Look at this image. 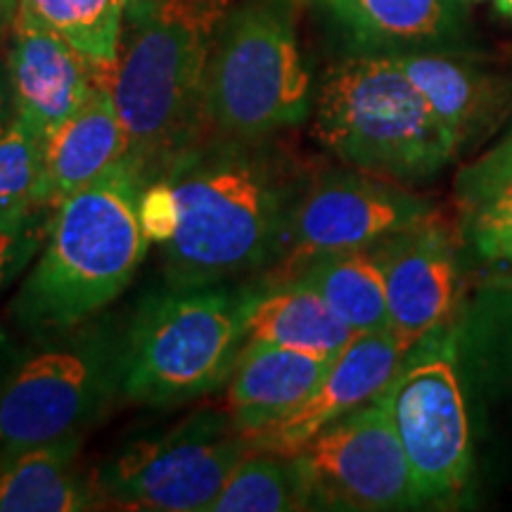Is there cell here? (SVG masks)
<instances>
[{
  "instance_id": "17",
  "label": "cell",
  "mask_w": 512,
  "mask_h": 512,
  "mask_svg": "<svg viewBox=\"0 0 512 512\" xmlns=\"http://www.w3.org/2000/svg\"><path fill=\"white\" fill-rule=\"evenodd\" d=\"M83 437L0 453V512H81L102 498L79 467Z\"/></svg>"
},
{
  "instance_id": "26",
  "label": "cell",
  "mask_w": 512,
  "mask_h": 512,
  "mask_svg": "<svg viewBox=\"0 0 512 512\" xmlns=\"http://www.w3.org/2000/svg\"><path fill=\"white\" fill-rule=\"evenodd\" d=\"M55 211L34 209L19 216H3L0 219V292L24 271L31 256L46 242L50 219Z\"/></svg>"
},
{
  "instance_id": "23",
  "label": "cell",
  "mask_w": 512,
  "mask_h": 512,
  "mask_svg": "<svg viewBox=\"0 0 512 512\" xmlns=\"http://www.w3.org/2000/svg\"><path fill=\"white\" fill-rule=\"evenodd\" d=\"M124 10V0H19L15 22L55 31L91 62L114 69Z\"/></svg>"
},
{
  "instance_id": "9",
  "label": "cell",
  "mask_w": 512,
  "mask_h": 512,
  "mask_svg": "<svg viewBox=\"0 0 512 512\" xmlns=\"http://www.w3.org/2000/svg\"><path fill=\"white\" fill-rule=\"evenodd\" d=\"M422 503H451L470 477V422L456 342L437 330L408 351L384 389Z\"/></svg>"
},
{
  "instance_id": "20",
  "label": "cell",
  "mask_w": 512,
  "mask_h": 512,
  "mask_svg": "<svg viewBox=\"0 0 512 512\" xmlns=\"http://www.w3.org/2000/svg\"><path fill=\"white\" fill-rule=\"evenodd\" d=\"M339 15L370 53H408L456 36L453 0H337Z\"/></svg>"
},
{
  "instance_id": "30",
  "label": "cell",
  "mask_w": 512,
  "mask_h": 512,
  "mask_svg": "<svg viewBox=\"0 0 512 512\" xmlns=\"http://www.w3.org/2000/svg\"><path fill=\"white\" fill-rule=\"evenodd\" d=\"M477 332L482 337H494V351L501 361L505 373H508L512 382V323H501V325H479Z\"/></svg>"
},
{
  "instance_id": "5",
  "label": "cell",
  "mask_w": 512,
  "mask_h": 512,
  "mask_svg": "<svg viewBox=\"0 0 512 512\" xmlns=\"http://www.w3.org/2000/svg\"><path fill=\"white\" fill-rule=\"evenodd\" d=\"M259 287H169L138 306L124 330L121 394L174 406L226 384L247 342Z\"/></svg>"
},
{
  "instance_id": "24",
  "label": "cell",
  "mask_w": 512,
  "mask_h": 512,
  "mask_svg": "<svg viewBox=\"0 0 512 512\" xmlns=\"http://www.w3.org/2000/svg\"><path fill=\"white\" fill-rule=\"evenodd\" d=\"M458 204L467 233L512 226V155L491 150L460 174Z\"/></svg>"
},
{
  "instance_id": "32",
  "label": "cell",
  "mask_w": 512,
  "mask_h": 512,
  "mask_svg": "<svg viewBox=\"0 0 512 512\" xmlns=\"http://www.w3.org/2000/svg\"><path fill=\"white\" fill-rule=\"evenodd\" d=\"M19 12V0H0V34L15 27Z\"/></svg>"
},
{
  "instance_id": "10",
  "label": "cell",
  "mask_w": 512,
  "mask_h": 512,
  "mask_svg": "<svg viewBox=\"0 0 512 512\" xmlns=\"http://www.w3.org/2000/svg\"><path fill=\"white\" fill-rule=\"evenodd\" d=\"M430 216L422 197L377 176H320L294 202L264 283H292L323 256L373 247Z\"/></svg>"
},
{
  "instance_id": "7",
  "label": "cell",
  "mask_w": 512,
  "mask_h": 512,
  "mask_svg": "<svg viewBox=\"0 0 512 512\" xmlns=\"http://www.w3.org/2000/svg\"><path fill=\"white\" fill-rule=\"evenodd\" d=\"M207 133L264 138L311 110V76L283 0H245L223 17L207 64Z\"/></svg>"
},
{
  "instance_id": "8",
  "label": "cell",
  "mask_w": 512,
  "mask_h": 512,
  "mask_svg": "<svg viewBox=\"0 0 512 512\" xmlns=\"http://www.w3.org/2000/svg\"><path fill=\"white\" fill-rule=\"evenodd\" d=\"M249 453L226 411H200L121 448L95 472L102 503L128 510L209 512Z\"/></svg>"
},
{
  "instance_id": "25",
  "label": "cell",
  "mask_w": 512,
  "mask_h": 512,
  "mask_svg": "<svg viewBox=\"0 0 512 512\" xmlns=\"http://www.w3.org/2000/svg\"><path fill=\"white\" fill-rule=\"evenodd\" d=\"M43 145L46 136L17 114L8 128L0 131V219L43 209L34 204Z\"/></svg>"
},
{
  "instance_id": "29",
  "label": "cell",
  "mask_w": 512,
  "mask_h": 512,
  "mask_svg": "<svg viewBox=\"0 0 512 512\" xmlns=\"http://www.w3.org/2000/svg\"><path fill=\"white\" fill-rule=\"evenodd\" d=\"M477 252L489 261L512 264V226H489L470 233Z\"/></svg>"
},
{
  "instance_id": "11",
  "label": "cell",
  "mask_w": 512,
  "mask_h": 512,
  "mask_svg": "<svg viewBox=\"0 0 512 512\" xmlns=\"http://www.w3.org/2000/svg\"><path fill=\"white\" fill-rule=\"evenodd\" d=\"M294 456L309 477L313 508L403 510L422 505L384 392L320 430Z\"/></svg>"
},
{
  "instance_id": "31",
  "label": "cell",
  "mask_w": 512,
  "mask_h": 512,
  "mask_svg": "<svg viewBox=\"0 0 512 512\" xmlns=\"http://www.w3.org/2000/svg\"><path fill=\"white\" fill-rule=\"evenodd\" d=\"M12 119H15V105H12L8 72L0 69V131H5Z\"/></svg>"
},
{
  "instance_id": "22",
  "label": "cell",
  "mask_w": 512,
  "mask_h": 512,
  "mask_svg": "<svg viewBox=\"0 0 512 512\" xmlns=\"http://www.w3.org/2000/svg\"><path fill=\"white\" fill-rule=\"evenodd\" d=\"M313 508L311 484L297 456L249 451L230 472L209 512H292Z\"/></svg>"
},
{
  "instance_id": "27",
  "label": "cell",
  "mask_w": 512,
  "mask_h": 512,
  "mask_svg": "<svg viewBox=\"0 0 512 512\" xmlns=\"http://www.w3.org/2000/svg\"><path fill=\"white\" fill-rule=\"evenodd\" d=\"M181 207L174 185L166 176L150 178L138 195V223L150 245H169L176 238Z\"/></svg>"
},
{
  "instance_id": "12",
  "label": "cell",
  "mask_w": 512,
  "mask_h": 512,
  "mask_svg": "<svg viewBox=\"0 0 512 512\" xmlns=\"http://www.w3.org/2000/svg\"><path fill=\"white\" fill-rule=\"evenodd\" d=\"M411 349L392 328L356 335L339 351L318 387L294 411L268 427L242 434L247 448L294 456L320 430L382 394Z\"/></svg>"
},
{
  "instance_id": "35",
  "label": "cell",
  "mask_w": 512,
  "mask_h": 512,
  "mask_svg": "<svg viewBox=\"0 0 512 512\" xmlns=\"http://www.w3.org/2000/svg\"><path fill=\"white\" fill-rule=\"evenodd\" d=\"M143 3V0H124V8L128 10V8H136V5H140Z\"/></svg>"
},
{
  "instance_id": "21",
  "label": "cell",
  "mask_w": 512,
  "mask_h": 512,
  "mask_svg": "<svg viewBox=\"0 0 512 512\" xmlns=\"http://www.w3.org/2000/svg\"><path fill=\"white\" fill-rule=\"evenodd\" d=\"M297 280L313 287L356 335L389 330L387 283L377 245L323 256Z\"/></svg>"
},
{
  "instance_id": "2",
  "label": "cell",
  "mask_w": 512,
  "mask_h": 512,
  "mask_svg": "<svg viewBox=\"0 0 512 512\" xmlns=\"http://www.w3.org/2000/svg\"><path fill=\"white\" fill-rule=\"evenodd\" d=\"M230 0H143L128 22L110 91L128 133V159L147 183L207 138V64Z\"/></svg>"
},
{
  "instance_id": "33",
  "label": "cell",
  "mask_w": 512,
  "mask_h": 512,
  "mask_svg": "<svg viewBox=\"0 0 512 512\" xmlns=\"http://www.w3.org/2000/svg\"><path fill=\"white\" fill-rule=\"evenodd\" d=\"M496 10L501 12L505 17H512V0H494Z\"/></svg>"
},
{
  "instance_id": "4",
  "label": "cell",
  "mask_w": 512,
  "mask_h": 512,
  "mask_svg": "<svg viewBox=\"0 0 512 512\" xmlns=\"http://www.w3.org/2000/svg\"><path fill=\"white\" fill-rule=\"evenodd\" d=\"M313 136L342 162L394 183L437 176L460 145L396 57L370 50L328 69Z\"/></svg>"
},
{
  "instance_id": "14",
  "label": "cell",
  "mask_w": 512,
  "mask_h": 512,
  "mask_svg": "<svg viewBox=\"0 0 512 512\" xmlns=\"http://www.w3.org/2000/svg\"><path fill=\"white\" fill-rule=\"evenodd\" d=\"M8 81L15 114L43 136L60 128L98 83L110 88L112 69L100 67L67 38L29 22H15Z\"/></svg>"
},
{
  "instance_id": "3",
  "label": "cell",
  "mask_w": 512,
  "mask_h": 512,
  "mask_svg": "<svg viewBox=\"0 0 512 512\" xmlns=\"http://www.w3.org/2000/svg\"><path fill=\"white\" fill-rule=\"evenodd\" d=\"M143 185L124 157L55 209L41 254L10 306L31 337L76 328L126 290L150 245L138 223Z\"/></svg>"
},
{
  "instance_id": "1",
  "label": "cell",
  "mask_w": 512,
  "mask_h": 512,
  "mask_svg": "<svg viewBox=\"0 0 512 512\" xmlns=\"http://www.w3.org/2000/svg\"><path fill=\"white\" fill-rule=\"evenodd\" d=\"M159 176L174 185L181 221L164 245L169 287H209L264 271L302 195L290 159L264 138H202Z\"/></svg>"
},
{
  "instance_id": "19",
  "label": "cell",
  "mask_w": 512,
  "mask_h": 512,
  "mask_svg": "<svg viewBox=\"0 0 512 512\" xmlns=\"http://www.w3.org/2000/svg\"><path fill=\"white\" fill-rule=\"evenodd\" d=\"M392 55L458 143L482 128L498 107L496 81L470 60L425 50Z\"/></svg>"
},
{
  "instance_id": "15",
  "label": "cell",
  "mask_w": 512,
  "mask_h": 512,
  "mask_svg": "<svg viewBox=\"0 0 512 512\" xmlns=\"http://www.w3.org/2000/svg\"><path fill=\"white\" fill-rule=\"evenodd\" d=\"M128 133L117 102L105 83L46 138L41 176L34 192L36 207L55 211L60 204L128 157Z\"/></svg>"
},
{
  "instance_id": "13",
  "label": "cell",
  "mask_w": 512,
  "mask_h": 512,
  "mask_svg": "<svg viewBox=\"0 0 512 512\" xmlns=\"http://www.w3.org/2000/svg\"><path fill=\"white\" fill-rule=\"evenodd\" d=\"M387 283L389 328L411 347L444 330L458 302V261L453 238L430 219L377 242Z\"/></svg>"
},
{
  "instance_id": "28",
  "label": "cell",
  "mask_w": 512,
  "mask_h": 512,
  "mask_svg": "<svg viewBox=\"0 0 512 512\" xmlns=\"http://www.w3.org/2000/svg\"><path fill=\"white\" fill-rule=\"evenodd\" d=\"M477 325H501L512 323V275L491 280L479 292V302L475 309Z\"/></svg>"
},
{
  "instance_id": "18",
  "label": "cell",
  "mask_w": 512,
  "mask_h": 512,
  "mask_svg": "<svg viewBox=\"0 0 512 512\" xmlns=\"http://www.w3.org/2000/svg\"><path fill=\"white\" fill-rule=\"evenodd\" d=\"M356 332L302 280L259 290L247 320V342L337 356Z\"/></svg>"
},
{
  "instance_id": "34",
  "label": "cell",
  "mask_w": 512,
  "mask_h": 512,
  "mask_svg": "<svg viewBox=\"0 0 512 512\" xmlns=\"http://www.w3.org/2000/svg\"><path fill=\"white\" fill-rule=\"evenodd\" d=\"M496 150H498V152H505V155H512V133H510V136H508V138H505V140H503V143H501V145H498V147H496Z\"/></svg>"
},
{
  "instance_id": "6",
  "label": "cell",
  "mask_w": 512,
  "mask_h": 512,
  "mask_svg": "<svg viewBox=\"0 0 512 512\" xmlns=\"http://www.w3.org/2000/svg\"><path fill=\"white\" fill-rule=\"evenodd\" d=\"M124 332L91 318L34 339L0 375V453L83 437L121 392Z\"/></svg>"
},
{
  "instance_id": "16",
  "label": "cell",
  "mask_w": 512,
  "mask_h": 512,
  "mask_svg": "<svg viewBox=\"0 0 512 512\" xmlns=\"http://www.w3.org/2000/svg\"><path fill=\"white\" fill-rule=\"evenodd\" d=\"M337 356L245 342L226 380V411L240 434L285 418L328 373Z\"/></svg>"
}]
</instances>
